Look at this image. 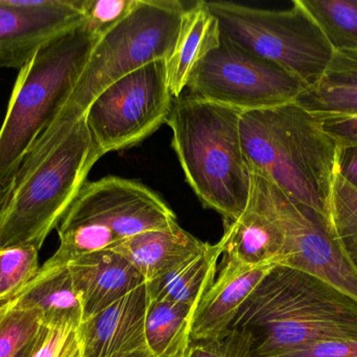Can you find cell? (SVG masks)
I'll list each match as a JSON object with an SVG mask.
<instances>
[{
  "mask_svg": "<svg viewBox=\"0 0 357 357\" xmlns=\"http://www.w3.org/2000/svg\"><path fill=\"white\" fill-rule=\"evenodd\" d=\"M102 156L86 123L59 112L23 159L0 201V247L41 249Z\"/></svg>",
  "mask_w": 357,
  "mask_h": 357,
  "instance_id": "1",
  "label": "cell"
},
{
  "mask_svg": "<svg viewBox=\"0 0 357 357\" xmlns=\"http://www.w3.org/2000/svg\"><path fill=\"white\" fill-rule=\"evenodd\" d=\"M239 129L250 171L329 220L340 148L322 122L293 102L241 113Z\"/></svg>",
  "mask_w": 357,
  "mask_h": 357,
  "instance_id": "2",
  "label": "cell"
},
{
  "mask_svg": "<svg viewBox=\"0 0 357 357\" xmlns=\"http://www.w3.org/2000/svg\"><path fill=\"white\" fill-rule=\"evenodd\" d=\"M231 329L251 333V357L314 342L357 341V301L312 275L276 265L243 304Z\"/></svg>",
  "mask_w": 357,
  "mask_h": 357,
  "instance_id": "3",
  "label": "cell"
},
{
  "mask_svg": "<svg viewBox=\"0 0 357 357\" xmlns=\"http://www.w3.org/2000/svg\"><path fill=\"white\" fill-rule=\"evenodd\" d=\"M241 113L184 92L174 99L167 122L186 182L224 224L243 214L251 191L239 129Z\"/></svg>",
  "mask_w": 357,
  "mask_h": 357,
  "instance_id": "4",
  "label": "cell"
},
{
  "mask_svg": "<svg viewBox=\"0 0 357 357\" xmlns=\"http://www.w3.org/2000/svg\"><path fill=\"white\" fill-rule=\"evenodd\" d=\"M98 40L83 22L46 42L21 67L0 128V201L68 100Z\"/></svg>",
  "mask_w": 357,
  "mask_h": 357,
  "instance_id": "5",
  "label": "cell"
},
{
  "mask_svg": "<svg viewBox=\"0 0 357 357\" xmlns=\"http://www.w3.org/2000/svg\"><path fill=\"white\" fill-rule=\"evenodd\" d=\"M176 224L173 210L139 180L108 176L87 182L59 224L60 245L44 266H67L82 256Z\"/></svg>",
  "mask_w": 357,
  "mask_h": 357,
  "instance_id": "6",
  "label": "cell"
},
{
  "mask_svg": "<svg viewBox=\"0 0 357 357\" xmlns=\"http://www.w3.org/2000/svg\"><path fill=\"white\" fill-rule=\"evenodd\" d=\"M185 8L178 0H138L131 14L98 40L60 113L79 119L111 84L149 63L167 60Z\"/></svg>",
  "mask_w": 357,
  "mask_h": 357,
  "instance_id": "7",
  "label": "cell"
},
{
  "mask_svg": "<svg viewBox=\"0 0 357 357\" xmlns=\"http://www.w3.org/2000/svg\"><path fill=\"white\" fill-rule=\"evenodd\" d=\"M220 33L235 43L272 61L305 88L322 81L333 48L320 25L301 3L287 10L252 8L228 1L207 2Z\"/></svg>",
  "mask_w": 357,
  "mask_h": 357,
  "instance_id": "8",
  "label": "cell"
},
{
  "mask_svg": "<svg viewBox=\"0 0 357 357\" xmlns=\"http://www.w3.org/2000/svg\"><path fill=\"white\" fill-rule=\"evenodd\" d=\"M186 89L197 98L248 112L296 102L305 86L220 33L218 48L197 63Z\"/></svg>",
  "mask_w": 357,
  "mask_h": 357,
  "instance_id": "9",
  "label": "cell"
},
{
  "mask_svg": "<svg viewBox=\"0 0 357 357\" xmlns=\"http://www.w3.org/2000/svg\"><path fill=\"white\" fill-rule=\"evenodd\" d=\"M173 101L165 60L154 61L105 88L86 110V123L105 155L139 144L167 124Z\"/></svg>",
  "mask_w": 357,
  "mask_h": 357,
  "instance_id": "10",
  "label": "cell"
},
{
  "mask_svg": "<svg viewBox=\"0 0 357 357\" xmlns=\"http://www.w3.org/2000/svg\"><path fill=\"white\" fill-rule=\"evenodd\" d=\"M251 184L284 235L280 265L312 275L357 301V272L331 231L327 218L302 207L275 184L251 172Z\"/></svg>",
  "mask_w": 357,
  "mask_h": 357,
  "instance_id": "11",
  "label": "cell"
},
{
  "mask_svg": "<svg viewBox=\"0 0 357 357\" xmlns=\"http://www.w3.org/2000/svg\"><path fill=\"white\" fill-rule=\"evenodd\" d=\"M83 22L81 0H0V66L20 69L46 42Z\"/></svg>",
  "mask_w": 357,
  "mask_h": 357,
  "instance_id": "12",
  "label": "cell"
},
{
  "mask_svg": "<svg viewBox=\"0 0 357 357\" xmlns=\"http://www.w3.org/2000/svg\"><path fill=\"white\" fill-rule=\"evenodd\" d=\"M146 283L82 323L84 357H119L146 347Z\"/></svg>",
  "mask_w": 357,
  "mask_h": 357,
  "instance_id": "13",
  "label": "cell"
},
{
  "mask_svg": "<svg viewBox=\"0 0 357 357\" xmlns=\"http://www.w3.org/2000/svg\"><path fill=\"white\" fill-rule=\"evenodd\" d=\"M222 264L220 274L193 314L190 341L227 335L243 304L276 266H247L224 260Z\"/></svg>",
  "mask_w": 357,
  "mask_h": 357,
  "instance_id": "14",
  "label": "cell"
},
{
  "mask_svg": "<svg viewBox=\"0 0 357 357\" xmlns=\"http://www.w3.org/2000/svg\"><path fill=\"white\" fill-rule=\"evenodd\" d=\"M68 268L83 305V323L146 283L129 260L112 249L82 256Z\"/></svg>",
  "mask_w": 357,
  "mask_h": 357,
  "instance_id": "15",
  "label": "cell"
},
{
  "mask_svg": "<svg viewBox=\"0 0 357 357\" xmlns=\"http://www.w3.org/2000/svg\"><path fill=\"white\" fill-rule=\"evenodd\" d=\"M222 239L224 261L247 266L282 263L284 235L252 184L245 211L235 221L225 224Z\"/></svg>",
  "mask_w": 357,
  "mask_h": 357,
  "instance_id": "16",
  "label": "cell"
},
{
  "mask_svg": "<svg viewBox=\"0 0 357 357\" xmlns=\"http://www.w3.org/2000/svg\"><path fill=\"white\" fill-rule=\"evenodd\" d=\"M220 40V23L207 1L185 8L175 45L165 60L167 84L174 99L185 92L193 68L218 48Z\"/></svg>",
  "mask_w": 357,
  "mask_h": 357,
  "instance_id": "17",
  "label": "cell"
},
{
  "mask_svg": "<svg viewBox=\"0 0 357 357\" xmlns=\"http://www.w3.org/2000/svg\"><path fill=\"white\" fill-rule=\"evenodd\" d=\"M206 243L176 224L165 230L142 233L110 249L129 260L150 282L203 249Z\"/></svg>",
  "mask_w": 357,
  "mask_h": 357,
  "instance_id": "18",
  "label": "cell"
},
{
  "mask_svg": "<svg viewBox=\"0 0 357 357\" xmlns=\"http://www.w3.org/2000/svg\"><path fill=\"white\" fill-rule=\"evenodd\" d=\"M224 249L222 239L215 245L206 243L203 249L167 274L146 282L151 299L167 300L197 309L215 280L218 260Z\"/></svg>",
  "mask_w": 357,
  "mask_h": 357,
  "instance_id": "19",
  "label": "cell"
},
{
  "mask_svg": "<svg viewBox=\"0 0 357 357\" xmlns=\"http://www.w3.org/2000/svg\"><path fill=\"white\" fill-rule=\"evenodd\" d=\"M12 301L18 307L41 312L44 324L61 320L83 322V305L68 265L52 270L41 268Z\"/></svg>",
  "mask_w": 357,
  "mask_h": 357,
  "instance_id": "20",
  "label": "cell"
},
{
  "mask_svg": "<svg viewBox=\"0 0 357 357\" xmlns=\"http://www.w3.org/2000/svg\"><path fill=\"white\" fill-rule=\"evenodd\" d=\"M195 308L151 299L146 319V347L156 357H184Z\"/></svg>",
  "mask_w": 357,
  "mask_h": 357,
  "instance_id": "21",
  "label": "cell"
},
{
  "mask_svg": "<svg viewBox=\"0 0 357 357\" xmlns=\"http://www.w3.org/2000/svg\"><path fill=\"white\" fill-rule=\"evenodd\" d=\"M335 50H357V0H301Z\"/></svg>",
  "mask_w": 357,
  "mask_h": 357,
  "instance_id": "22",
  "label": "cell"
},
{
  "mask_svg": "<svg viewBox=\"0 0 357 357\" xmlns=\"http://www.w3.org/2000/svg\"><path fill=\"white\" fill-rule=\"evenodd\" d=\"M329 224L357 272V189L339 174L331 196Z\"/></svg>",
  "mask_w": 357,
  "mask_h": 357,
  "instance_id": "23",
  "label": "cell"
},
{
  "mask_svg": "<svg viewBox=\"0 0 357 357\" xmlns=\"http://www.w3.org/2000/svg\"><path fill=\"white\" fill-rule=\"evenodd\" d=\"M296 103L321 122L357 119V87L319 83L305 88Z\"/></svg>",
  "mask_w": 357,
  "mask_h": 357,
  "instance_id": "24",
  "label": "cell"
},
{
  "mask_svg": "<svg viewBox=\"0 0 357 357\" xmlns=\"http://www.w3.org/2000/svg\"><path fill=\"white\" fill-rule=\"evenodd\" d=\"M39 251L33 245L0 247V304L17 297L39 274Z\"/></svg>",
  "mask_w": 357,
  "mask_h": 357,
  "instance_id": "25",
  "label": "cell"
},
{
  "mask_svg": "<svg viewBox=\"0 0 357 357\" xmlns=\"http://www.w3.org/2000/svg\"><path fill=\"white\" fill-rule=\"evenodd\" d=\"M43 328L38 310L18 307L12 300L0 304V357H14Z\"/></svg>",
  "mask_w": 357,
  "mask_h": 357,
  "instance_id": "26",
  "label": "cell"
},
{
  "mask_svg": "<svg viewBox=\"0 0 357 357\" xmlns=\"http://www.w3.org/2000/svg\"><path fill=\"white\" fill-rule=\"evenodd\" d=\"M82 323L61 320L44 324L43 339L33 357H84Z\"/></svg>",
  "mask_w": 357,
  "mask_h": 357,
  "instance_id": "27",
  "label": "cell"
},
{
  "mask_svg": "<svg viewBox=\"0 0 357 357\" xmlns=\"http://www.w3.org/2000/svg\"><path fill=\"white\" fill-rule=\"evenodd\" d=\"M137 3L138 0H81L84 23L100 39L131 14Z\"/></svg>",
  "mask_w": 357,
  "mask_h": 357,
  "instance_id": "28",
  "label": "cell"
},
{
  "mask_svg": "<svg viewBox=\"0 0 357 357\" xmlns=\"http://www.w3.org/2000/svg\"><path fill=\"white\" fill-rule=\"evenodd\" d=\"M252 348L251 333L231 329L222 337L190 341L184 357H251Z\"/></svg>",
  "mask_w": 357,
  "mask_h": 357,
  "instance_id": "29",
  "label": "cell"
},
{
  "mask_svg": "<svg viewBox=\"0 0 357 357\" xmlns=\"http://www.w3.org/2000/svg\"><path fill=\"white\" fill-rule=\"evenodd\" d=\"M268 357H357V341L331 340L283 350Z\"/></svg>",
  "mask_w": 357,
  "mask_h": 357,
  "instance_id": "30",
  "label": "cell"
},
{
  "mask_svg": "<svg viewBox=\"0 0 357 357\" xmlns=\"http://www.w3.org/2000/svg\"><path fill=\"white\" fill-rule=\"evenodd\" d=\"M321 82L331 85L357 87V50H333Z\"/></svg>",
  "mask_w": 357,
  "mask_h": 357,
  "instance_id": "31",
  "label": "cell"
},
{
  "mask_svg": "<svg viewBox=\"0 0 357 357\" xmlns=\"http://www.w3.org/2000/svg\"><path fill=\"white\" fill-rule=\"evenodd\" d=\"M322 125L340 149L357 148V119L324 121Z\"/></svg>",
  "mask_w": 357,
  "mask_h": 357,
  "instance_id": "32",
  "label": "cell"
},
{
  "mask_svg": "<svg viewBox=\"0 0 357 357\" xmlns=\"http://www.w3.org/2000/svg\"><path fill=\"white\" fill-rule=\"evenodd\" d=\"M337 174L357 189V148L340 149Z\"/></svg>",
  "mask_w": 357,
  "mask_h": 357,
  "instance_id": "33",
  "label": "cell"
},
{
  "mask_svg": "<svg viewBox=\"0 0 357 357\" xmlns=\"http://www.w3.org/2000/svg\"><path fill=\"white\" fill-rule=\"evenodd\" d=\"M44 331H45V325H44V328L42 329L41 333L35 339L31 340L27 345H25L14 357H33L35 352L37 351L42 339H43Z\"/></svg>",
  "mask_w": 357,
  "mask_h": 357,
  "instance_id": "34",
  "label": "cell"
},
{
  "mask_svg": "<svg viewBox=\"0 0 357 357\" xmlns=\"http://www.w3.org/2000/svg\"><path fill=\"white\" fill-rule=\"evenodd\" d=\"M119 357H156L148 348H144V349L137 350V351L130 352V354H123V356H121Z\"/></svg>",
  "mask_w": 357,
  "mask_h": 357,
  "instance_id": "35",
  "label": "cell"
}]
</instances>
